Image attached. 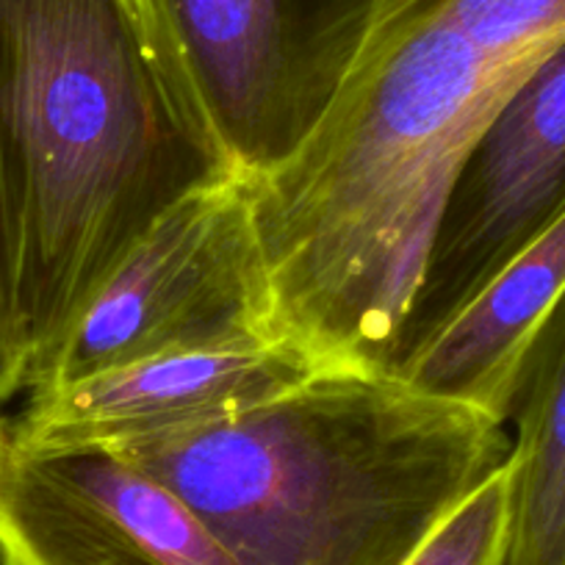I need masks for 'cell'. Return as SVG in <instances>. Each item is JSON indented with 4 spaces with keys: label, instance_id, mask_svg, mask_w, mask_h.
<instances>
[{
    "label": "cell",
    "instance_id": "cell-14",
    "mask_svg": "<svg viewBox=\"0 0 565 565\" xmlns=\"http://www.w3.org/2000/svg\"><path fill=\"white\" fill-rule=\"evenodd\" d=\"M7 422H0V447H3V441H7Z\"/></svg>",
    "mask_w": 565,
    "mask_h": 565
},
{
    "label": "cell",
    "instance_id": "cell-12",
    "mask_svg": "<svg viewBox=\"0 0 565 565\" xmlns=\"http://www.w3.org/2000/svg\"><path fill=\"white\" fill-rule=\"evenodd\" d=\"M508 463L436 526L405 565H502Z\"/></svg>",
    "mask_w": 565,
    "mask_h": 565
},
{
    "label": "cell",
    "instance_id": "cell-8",
    "mask_svg": "<svg viewBox=\"0 0 565 565\" xmlns=\"http://www.w3.org/2000/svg\"><path fill=\"white\" fill-rule=\"evenodd\" d=\"M313 377L295 352L249 339L119 363L31 391L7 427L25 449H117L260 405Z\"/></svg>",
    "mask_w": 565,
    "mask_h": 565
},
{
    "label": "cell",
    "instance_id": "cell-6",
    "mask_svg": "<svg viewBox=\"0 0 565 565\" xmlns=\"http://www.w3.org/2000/svg\"><path fill=\"white\" fill-rule=\"evenodd\" d=\"M565 211V45L497 108L466 153L422 289L399 344V366Z\"/></svg>",
    "mask_w": 565,
    "mask_h": 565
},
{
    "label": "cell",
    "instance_id": "cell-4",
    "mask_svg": "<svg viewBox=\"0 0 565 565\" xmlns=\"http://www.w3.org/2000/svg\"><path fill=\"white\" fill-rule=\"evenodd\" d=\"M374 0H122L172 111L216 170L280 164L350 73Z\"/></svg>",
    "mask_w": 565,
    "mask_h": 565
},
{
    "label": "cell",
    "instance_id": "cell-1",
    "mask_svg": "<svg viewBox=\"0 0 565 565\" xmlns=\"http://www.w3.org/2000/svg\"><path fill=\"white\" fill-rule=\"evenodd\" d=\"M526 75L433 14L374 0L317 125L244 178L266 344L313 374L394 372L455 175Z\"/></svg>",
    "mask_w": 565,
    "mask_h": 565
},
{
    "label": "cell",
    "instance_id": "cell-7",
    "mask_svg": "<svg viewBox=\"0 0 565 565\" xmlns=\"http://www.w3.org/2000/svg\"><path fill=\"white\" fill-rule=\"evenodd\" d=\"M0 565H242L150 471L108 449L0 447Z\"/></svg>",
    "mask_w": 565,
    "mask_h": 565
},
{
    "label": "cell",
    "instance_id": "cell-5",
    "mask_svg": "<svg viewBox=\"0 0 565 565\" xmlns=\"http://www.w3.org/2000/svg\"><path fill=\"white\" fill-rule=\"evenodd\" d=\"M244 175L209 178L128 247L58 341L34 391L161 352L260 339Z\"/></svg>",
    "mask_w": 565,
    "mask_h": 565
},
{
    "label": "cell",
    "instance_id": "cell-11",
    "mask_svg": "<svg viewBox=\"0 0 565 565\" xmlns=\"http://www.w3.org/2000/svg\"><path fill=\"white\" fill-rule=\"evenodd\" d=\"M444 20L471 45L532 73L565 45V0H388Z\"/></svg>",
    "mask_w": 565,
    "mask_h": 565
},
{
    "label": "cell",
    "instance_id": "cell-2",
    "mask_svg": "<svg viewBox=\"0 0 565 565\" xmlns=\"http://www.w3.org/2000/svg\"><path fill=\"white\" fill-rule=\"evenodd\" d=\"M214 175L122 0H0V280L25 391L130 244Z\"/></svg>",
    "mask_w": 565,
    "mask_h": 565
},
{
    "label": "cell",
    "instance_id": "cell-13",
    "mask_svg": "<svg viewBox=\"0 0 565 565\" xmlns=\"http://www.w3.org/2000/svg\"><path fill=\"white\" fill-rule=\"evenodd\" d=\"M25 380H29V363L14 339L7 297H3V280H0V405L25 391Z\"/></svg>",
    "mask_w": 565,
    "mask_h": 565
},
{
    "label": "cell",
    "instance_id": "cell-9",
    "mask_svg": "<svg viewBox=\"0 0 565 565\" xmlns=\"http://www.w3.org/2000/svg\"><path fill=\"white\" fill-rule=\"evenodd\" d=\"M563 295L565 211L394 372L427 394L469 402L508 424L526 347Z\"/></svg>",
    "mask_w": 565,
    "mask_h": 565
},
{
    "label": "cell",
    "instance_id": "cell-10",
    "mask_svg": "<svg viewBox=\"0 0 565 565\" xmlns=\"http://www.w3.org/2000/svg\"><path fill=\"white\" fill-rule=\"evenodd\" d=\"M508 430L502 565H565V295L526 347Z\"/></svg>",
    "mask_w": 565,
    "mask_h": 565
},
{
    "label": "cell",
    "instance_id": "cell-3",
    "mask_svg": "<svg viewBox=\"0 0 565 565\" xmlns=\"http://www.w3.org/2000/svg\"><path fill=\"white\" fill-rule=\"evenodd\" d=\"M108 452L175 491L242 565H405L504 469L513 438L396 372H324Z\"/></svg>",
    "mask_w": 565,
    "mask_h": 565
}]
</instances>
